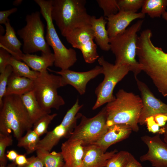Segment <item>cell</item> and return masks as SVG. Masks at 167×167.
<instances>
[{
    "label": "cell",
    "instance_id": "30bf717a",
    "mask_svg": "<svg viewBox=\"0 0 167 167\" xmlns=\"http://www.w3.org/2000/svg\"><path fill=\"white\" fill-rule=\"evenodd\" d=\"M106 122L105 107L93 117L88 118L82 115L80 123L76 126L68 139L81 141L84 146L94 143L107 131L109 127Z\"/></svg>",
    "mask_w": 167,
    "mask_h": 167
},
{
    "label": "cell",
    "instance_id": "d6986e66",
    "mask_svg": "<svg viewBox=\"0 0 167 167\" xmlns=\"http://www.w3.org/2000/svg\"><path fill=\"white\" fill-rule=\"evenodd\" d=\"M106 19L102 16L98 18L91 16L90 24L96 44L102 50L107 51L110 50V38L105 27L107 23Z\"/></svg>",
    "mask_w": 167,
    "mask_h": 167
},
{
    "label": "cell",
    "instance_id": "5bb4252c",
    "mask_svg": "<svg viewBox=\"0 0 167 167\" xmlns=\"http://www.w3.org/2000/svg\"><path fill=\"white\" fill-rule=\"evenodd\" d=\"M47 70L61 77L62 87L68 84L71 85L80 95L85 93L88 82L102 73V68L100 66H96L89 71L82 72H76L69 69L58 71L49 68Z\"/></svg>",
    "mask_w": 167,
    "mask_h": 167
},
{
    "label": "cell",
    "instance_id": "d590c367",
    "mask_svg": "<svg viewBox=\"0 0 167 167\" xmlns=\"http://www.w3.org/2000/svg\"><path fill=\"white\" fill-rule=\"evenodd\" d=\"M28 162L23 166H17L16 167H44L40 159L37 156H33L28 158Z\"/></svg>",
    "mask_w": 167,
    "mask_h": 167
},
{
    "label": "cell",
    "instance_id": "cb8c5ba5",
    "mask_svg": "<svg viewBox=\"0 0 167 167\" xmlns=\"http://www.w3.org/2000/svg\"><path fill=\"white\" fill-rule=\"evenodd\" d=\"M20 98L33 125L41 117L48 114L39 105L32 90L21 96Z\"/></svg>",
    "mask_w": 167,
    "mask_h": 167
},
{
    "label": "cell",
    "instance_id": "f6af8a7d",
    "mask_svg": "<svg viewBox=\"0 0 167 167\" xmlns=\"http://www.w3.org/2000/svg\"><path fill=\"white\" fill-rule=\"evenodd\" d=\"M16 165L14 163L12 162V163L9 164L8 165H7L6 166V167H16Z\"/></svg>",
    "mask_w": 167,
    "mask_h": 167
},
{
    "label": "cell",
    "instance_id": "5b68a950",
    "mask_svg": "<svg viewBox=\"0 0 167 167\" xmlns=\"http://www.w3.org/2000/svg\"><path fill=\"white\" fill-rule=\"evenodd\" d=\"M143 22V20H139L124 32L110 38V50L115 57L114 64L127 66L134 74V77L137 76L142 71L136 58L138 37L137 33L140 30Z\"/></svg>",
    "mask_w": 167,
    "mask_h": 167
},
{
    "label": "cell",
    "instance_id": "603a6c76",
    "mask_svg": "<svg viewBox=\"0 0 167 167\" xmlns=\"http://www.w3.org/2000/svg\"><path fill=\"white\" fill-rule=\"evenodd\" d=\"M33 80L18 76L13 72L9 78L5 96H21L33 90Z\"/></svg>",
    "mask_w": 167,
    "mask_h": 167
},
{
    "label": "cell",
    "instance_id": "4dcf8cb0",
    "mask_svg": "<svg viewBox=\"0 0 167 167\" xmlns=\"http://www.w3.org/2000/svg\"><path fill=\"white\" fill-rule=\"evenodd\" d=\"M144 0H117L119 11L136 13L142 8Z\"/></svg>",
    "mask_w": 167,
    "mask_h": 167
},
{
    "label": "cell",
    "instance_id": "484cf974",
    "mask_svg": "<svg viewBox=\"0 0 167 167\" xmlns=\"http://www.w3.org/2000/svg\"><path fill=\"white\" fill-rule=\"evenodd\" d=\"M37 156L42 162L44 167H62L64 161L61 152H51L38 149L36 151Z\"/></svg>",
    "mask_w": 167,
    "mask_h": 167
},
{
    "label": "cell",
    "instance_id": "4316f807",
    "mask_svg": "<svg viewBox=\"0 0 167 167\" xmlns=\"http://www.w3.org/2000/svg\"><path fill=\"white\" fill-rule=\"evenodd\" d=\"M13 69V73L18 76L29 78L33 80L36 79L40 72L31 70L24 62L17 59L11 56L9 63Z\"/></svg>",
    "mask_w": 167,
    "mask_h": 167
},
{
    "label": "cell",
    "instance_id": "8992f818",
    "mask_svg": "<svg viewBox=\"0 0 167 167\" xmlns=\"http://www.w3.org/2000/svg\"><path fill=\"white\" fill-rule=\"evenodd\" d=\"M39 6L40 13L46 24L45 39L54 51V65L61 70L69 69L77 60V54L73 48H67L60 40L54 27L51 15L52 0H34Z\"/></svg>",
    "mask_w": 167,
    "mask_h": 167
},
{
    "label": "cell",
    "instance_id": "7bdbcfd3",
    "mask_svg": "<svg viewBox=\"0 0 167 167\" xmlns=\"http://www.w3.org/2000/svg\"><path fill=\"white\" fill-rule=\"evenodd\" d=\"M22 0H16L13 2V5L15 6H18L21 4L23 2Z\"/></svg>",
    "mask_w": 167,
    "mask_h": 167
},
{
    "label": "cell",
    "instance_id": "4fadbf2b",
    "mask_svg": "<svg viewBox=\"0 0 167 167\" xmlns=\"http://www.w3.org/2000/svg\"><path fill=\"white\" fill-rule=\"evenodd\" d=\"M141 138L148 150L140 156V160L148 161L153 167H167V144L161 139L160 134L153 136L145 135Z\"/></svg>",
    "mask_w": 167,
    "mask_h": 167
},
{
    "label": "cell",
    "instance_id": "7402d4cb",
    "mask_svg": "<svg viewBox=\"0 0 167 167\" xmlns=\"http://www.w3.org/2000/svg\"><path fill=\"white\" fill-rule=\"evenodd\" d=\"M72 132L69 129L60 124L52 130L48 131L45 136L39 140L36 147V151L42 149L50 152L61 138L68 135L70 136Z\"/></svg>",
    "mask_w": 167,
    "mask_h": 167
},
{
    "label": "cell",
    "instance_id": "74e56055",
    "mask_svg": "<svg viewBox=\"0 0 167 167\" xmlns=\"http://www.w3.org/2000/svg\"><path fill=\"white\" fill-rule=\"evenodd\" d=\"M156 123L160 126H163L166 123L167 115L163 114H159L153 116Z\"/></svg>",
    "mask_w": 167,
    "mask_h": 167
},
{
    "label": "cell",
    "instance_id": "d4e9b609",
    "mask_svg": "<svg viewBox=\"0 0 167 167\" xmlns=\"http://www.w3.org/2000/svg\"><path fill=\"white\" fill-rule=\"evenodd\" d=\"M167 9V0H144L142 13L152 18L160 17Z\"/></svg>",
    "mask_w": 167,
    "mask_h": 167
},
{
    "label": "cell",
    "instance_id": "ffe728a7",
    "mask_svg": "<svg viewBox=\"0 0 167 167\" xmlns=\"http://www.w3.org/2000/svg\"><path fill=\"white\" fill-rule=\"evenodd\" d=\"M6 32L0 35V47L7 51L11 55L19 60V56L23 54L20 48L22 44L17 38L15 31L8 20L5 24Z\"/></svg>",
    "mask_w": 167,
    "mask_h": 167
},
{
    "label": "cell",
    "instance_id": "7a4b0ae2",
    "mask_svg": "<svg viewBox=\"0 0 167 167\" xmlns=\"http://www.w3.org/2000/svg\"><path fill=\"white\" fill-rule=\"evenodd\" d=\"M114 100L105 107L108 127L116 124L129 126L132 131H139L138 121L143 104L141 97L131 92L120 89Z\"/></svg>",
    "mask_w": 167,
    "mask_h": 167
},
{
    "label": "cell",
    "instance_id": "3957f363",
    "mask_svg": "<svg viewBox=\"0 0 167 167\" xmlns=\"http://www.w3.org/2000/svg\"><path fill=\"white\" fill-rule=\"evenodd\" d=\"M85 0H52L51 15L61 35L65 37L74 29L90 24Z\"/></svg>",
    "mask_w": 167,
    "mask_h": 167
},
{
    "label": "cell",
    "instance_id": "60d3db41",
    "mask_svg": "<svg viewBox=\"0 0 167 167\" xmlns=\"http://www.w3.org/2000/svg\"><path fill=\"white\" fill-rule=\"evenodd\" d=\"M18 154L16 151L11 150L7 151L6 156L7 159L14 162Z\"/></svg>",
    "mask_w": 167,
    "mask_h": 167
},
{
    "label": "cell",
    "instance_id": "ac0fdd59",
    "mask_svg": "<svg viewBox=\"0 0 167 167\" xmlns=\"http://www.w3.org/2000/svg\"><path fill=\"white\" fill-rule=\"evenodd\" d=\"M132 131L129 126L116 124L109 127L103 135L94 143L101 147L105 151L112 145L127 138Z\"/></svg>",
    "mask_w": 167,
    "mask_h": 167
},
{
    "label": "cell",
    "instance_id": "6da1fadb",
    "mask_svg": "<svg viewBox=\"0 0 167 167\" xmlns=\"http://www.w3.org/2000/svg\"><path fill=\"white\" fill-rule=\"evenodd\" d=\"M150 34L138 42L137 56L142 71L151 79L158 91L167 97V53L152 42Z\"/></svg>",
    "mask_w": 167,
    "mask_h": 167
},
{
    "label": "cell",
    "instance_id": "83f0119b",
    "mask_svg": "<svg viewBox=\"0 0 167 167\" xmlns=\"http://www.w3.org/2000/svg\"><path fill=\"white\" fill-rule=\"evenodd\" d=\"M39 137L33 130L30 129L18 140L17 146L24 148L27 154L31 153L36 151L37 145L40 140Z\"/></svg>",
    "mask_w": 167,
    "mask_h": 167
},
{
    "label": "cell",
    "instance_id": "44dd1931",
    "mask_svg": "<svg viewBox=\"0 0 167 167\" xmlns=\"http://www.w3.org/2000/svg\"><path fill=\"white\" fill-rule=\"evenodd\" d=\"M19 59L32 70L39 72L47 70L48 67L53 66L54 62V55L52 53L48 54L41 53V56L23 53L19 56Z\"/></svg>",
    "mask_w": 167,
    "mask_h": 167
},
{
    "label": "cell",
    "instance_id": "7dc6e473",
    "mask_svg": "<svg viewBox=\"0 0 167 167\" xmlns=\"http://www.w3.org/2000/svg\"><path fill=\"white\" fill-rule=\"evenodd\" d=\"M62 167H67L65 164Z\"/></svg>",
    "mask_w": 167,
    "mask_h": 167
},
{
    "label": "cell",
    "instance_id": "ee69618b",
    "mask_svg": "<svg viewBox=\"0 0 167 167\" xmlns=\"http://www.w3.org/2000/svg\"><path fill=\"white\" fill-rule=\"evenodd\" d=\"M162 18L166 21L167 26V9L166 11L162 14Z\"/></svg>",
    "mask_w": 167,
    "mask_h": 167
},
{
    "label": "cell",
    "instance_id": "ab89813d",
    "mask_svg": "<svg viewBox=\"0 0 167 167\" xmlns=\"http://www.w3.org/2000/svg\"><path fill=\"white\" fill-rule=\"evenodd\" d=\"M125 167H142L141 164L131 154L129 160Z\"/></svg>",
    "mask_w": 167,
    "mask_h": 167
},
{
    "label": "cell",
    "instance_id": "9a60e30c",
    "mask_svg": "<svg viewBox=\"0 0 167 167\" xmlns=\"http://www.w3.org/2000/svg\"><path fill=\"white\" fill-rule=\"evenodd\" d=\"M145 14L141 12L134 13L119 11L116 14L105 18L107 21V30L110 38L124 32L134 20L143 19Z\"/></svg>",
    "mask_w": 167,
    "mask_h": 167
},
{
    "label": "cell",
    "instance_id": "8fae6325",
    "mask_svg": "<svg viewBox=\"0 0 167 167\" xmlns=\"http://www.w3.org/2000/svg\"><path fill=\"white\" fill-rule=\"evenodd\" d=\"M65 38L73 47L80 50L86 63H92L100 57L90 24L74 29Z\"/></svg>",
    "mask_w": 167,
    "mask_h": 167
},
{
    "label": "cell",
    "instance_id": "52a82bcc",
    "mask_svg": "<svg viewBox=\"0 0 167 167\" xmlns=\"http://www.w3.org/2000/svg\"><path fill=\"white\" fill-rule=\"evenodd\" d=\"M61 77L49 73L47 70L41 72L33 80V91L42 109L50 114L52 109H58L65 104L57 89L62 87Z\"/></svg>",
    "mask_w": 167,
    "mask_h": 167
},
{
    "label": "cell",
    "instance_id": "bcb514c9",
    "mask_svg": "<svg viewBox=\"0 0 167 167\" xmlns=\"http://www.w3.org/2000/svg\"><path fill=\"white\" fill-rule=\"evenodd\" d=\"M6 165H0V167H6Z\"/></svg>",
    "mask_w": 167,
    "mask_h": 167
},
{
    "label": "cell",
    "instance_id": "2e32d148",
    "mask_svg": "<svg viewBox=\"0 0 167 167\" xmlns=\"http://www.w3.org/2000/svg\"><path fill=\"white\" fill-rule=\"evenodd\" d=\"M61 149L67 167H82L84 146L82 141L68 139L62 144Z\"/></svg>",
    "mask_w": 167,
    "mask_h": 167
},
{
    "label": "cell",
    "instance_id": "d6a6232c",
    "mask_svg": "<svg viewBox=\"0 0 167 167\" xmlns=\"http://www.w3.org/2000/svg\"><path fill=\"white\" fill-rule=\"evenodd\" d=\"M13 72L12 67L8 65L5 70L0 75V107L2 104L3 99L4 97L9 78Z\"/></svg>",
    "mask_w": 167,
    "mask_h": 167
},
{
    "label": "cell",
    "instance_id": "ba28073f",
    "mask_svg": "<svg viewBox=\"0 0 167 167\" xmlns=\"http://www.w3.org/2000/svg\"><path fill=\"white\" fill-rule=\"evenodd\" d=\"M25 21L26 25L17 31L23 41L24 54L38 51L46 54L52 53L44 36L45 26L41 19L40 12L36 11L27 15Z\"/></svg>",
    "mask_w": 167,
    "mask_h": 167
},
{
    "label": "cell",
    "instance_id": "e0dca14e",
    "mask_svg": "<svg viewBox=\"0 0 167 167\" xmlns=\"http://www.w3.org/2000/svg\"><path fill=\"white\" fill-rule=\"evenodd\" d=\"M84 146L82 167H105L109 160L118 152L116 149L105 152L95 144Z\"/></svg>",
    "mask_w": 167,
    "mask_h": 167
},
{
    "label": "cell",
    "instance_id": "9c48e42d",
    "mask_svg": "<svg viewBox=\"0 0 167 167\" xmlns=\"http://www.w3.org/2000/svg\"><path fill=\"white\" fill-rule=\"evenodd\" d=\"M98 61L102 67V74L104 77L95 89L97 99L92 108L93 110L114 100L115 96L113 93L115 86L130 71L127 66L112 64L105 60L103 56L100 57Z\"/></svg>",
    "mask_w": 167,
    "mask_h": 167
},
{
    "label": "cell",
    "instance_id": "8d00e7d4",
    "mask_svg": "<svg viewBox=\"0 0 167 167\" xmlns=\"http://www.w3.org/2000/svg\"><path fill=\"white\" fill-rule=\"evenodd\" d=\"M17 8H13L10 9L0 11V24H5L9 20V16L11 14L15 12Z\"/></svg>",
    "mask_w": 167,
    "mask_h": 167
},
{
    "label": "cell",
    "instance_id": "836d02e7",
    "mask_svg": "<svg viewBox=\"0 0 167 167\" xmlns=\"http://www.w3.org/2000/svg\"><path fill=\"white\" fill-rule=\"evenodd\" d=\"M13 140L11 135H5L0 133V165H6L7 158L5 151L7 147L11 146Z\"/></svg>",
    "mask_w": 167,
    "mask_h": 167
},
{
    "label": "cell",
    "instance_id": "f35d334b",
    "mask_svg": "<svg viewBox=\"0 0 167 167\" xmlns=\"http://www.w3.org/2000/svg\"><path fill=\"white\" fill-rule=\"evenodd\" d=\"M28 162V159L25 154H18L14 163L16 166H21L25 165Z\"/></svg>",
    "mask_w": 167,
    "mask_h": 167
},
{
    "label": "cell",
    "instance_id": "b9f144b4",
    "mask_svg": "<svg viewBox=\"0 0 167 167\" xmlns=\"http://www.w3.org/2000/svg\"><path fill=\"white\" fill-rule=\"evenodd\" d=\"M158 133L163 134L164 142L167 144V123L159 130Z\"/></svg>",
    "mask_w": 167,
    "mask_h": 167
},
{
    "label": "cell",
    "instance_id": "277c9868",
    "mask_svg": "<svg viewBox=\"0 0 167 167\" xmlns=\"http://www.w3.org/2000/svg\"><path fill=\"white\" fill-rule=\"evenodd\" d=\"M0 133L10 135L19 140L25 131L31 129L33 123L20 96L5 95L0 107Z\"/></svg>",
    "mask_w": 167,
    "mask_h": 167
},
{
    "label": "cell",
    "instance_id": "f546056e",
    "mask_svg": "<svg viewBox=\"0 0 167 167\" xmlns=\"http://www.w3.org/2000/svg\"><path fill=\"white\" fill-rule=\"evenodd\" d=\"M131 154L125 151L117 152L109 160L105 167H125Z\"/></svg>",
    "mask_w": 167,
    "mask_h": 167
},
{
    "label": "cell",
    "instance_id": "7c38bea8",
    "mask_svg": "<svg viewBox=\"0 0 167 167\" xmlns=\"http://www.w3.org/2000/svg\"><path fill=\"white\" fill-rule=\"evenodd\" d=\"M138 89L140 91L143 107L138 123L143 125L146 123V119L159 114L167 115V104L157 98L143 82L135 77Z\"/></svg>",
    "mask_w": 167,
    "mask_h": 167
},
{
    "label": "cell",
    "instance_id": "1f68e13d",
    "mask_svg": "<svg viewBox=\"0 0 167 167\" xmlns=\"http://www.w3.org/2000/svg\"><path fill=\"white\" fill-rule=\"evenodd\" d=\"M96 2L103 10L105 18L117 14L119 11L117 0H97Z\"/></svg>",
    "mask_w": 167,
    "mask_h": 167
},
{
    "label": "cell",
    "instance_id": "e575fe53",
    "mask_svg": "<svg viewBox=\"0 0 167 167\" xmlns=\"http://www.w3.org/2000/svg\"><path fill=\"white\" fill-rule=\"evenodd\" d=\"M11 55L6 50L0 47V73L2 72L9 65Z\"/></svg>",
    "mask_w": 167,
    "mask_h": 167
},
{
    "label": "cell",
    "instance_id": "f1b7e54d",
    "mask_svg": "<svg viewBox=\"0 0 167 167\" xmlns=\"http://www.w3.org/2000/svg\"><path fill=\"white\" fill-rule=\"evenodd\" d=\"M57 115V113H54L43 116L34 123L33 130L39 136L46 134L49 125Z\"/></svg>",
    "mask_w": 167,
    "mask_h": 167
}]
</instances>
